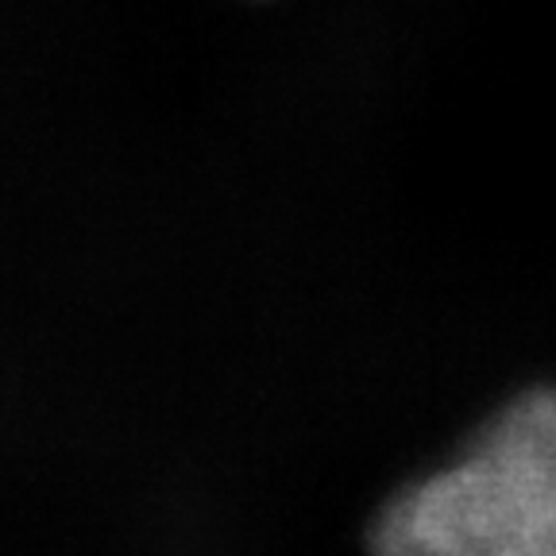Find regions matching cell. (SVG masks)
Masks as SVG:
<instances>
[{
	"label": "cell",
	"instance_id": "cell-1",
	"mask_svg": "<svg viewBox=\"0 0 556 556\" xmlns=\"http://www.w3.org/2000/svg\"><path fill=\"white\" fill-rule=\"evenodd\" d=\"M375 545L429 556H556V391L510 402L460 464L394 498Z\"/></svg>",
	"mask_w": 556,
	"mask_h": 556
}]
</instances>
